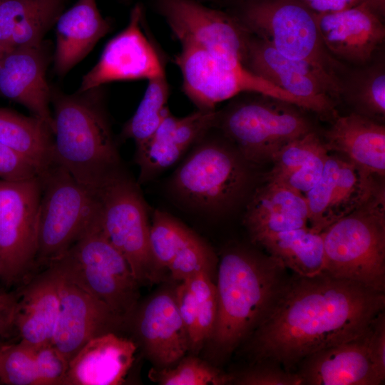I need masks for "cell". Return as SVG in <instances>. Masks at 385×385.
Here are the masks:
<instances>
[{
    "label": "cell",
    "instance_id": "1",
    "mask_svg": "<svg viewBox=\"0 0 385 385\" xmlns=\"http://www.w3.org/2000/svg\"><path fill=\"white\" fill-rule=\"evenodd\" d=\"M384 307V292L326 272L293 273L251 334L247 349L255 363L296 371L314 353L363 334Z\"/></svg>",
    "mask_w": 385,
    "mask_h": 385
},
{
    "label": "cell",
    "instance_id": "2",
    "mask_svg": "<svg viewBox=\"0 0 385 385\" xmlns=\"http://www.w3.org/2000/svg\"><path fill=\"white\" fill-rule=\"evenodd\" d=\"M270 255L242 247L226 251L217 270V309L211 340L224 354L249 338L276 302L288 276Z\"/></svg>",
    "mask_w": 385,
    "mask_h": 385
},
{
    "label": "cell",
    "instance_id": "3",
    "mask_svg": "<svg viewBox=\"0 0 385 385\" xmlns=\"http://www.w3.org/2000/svg\"><path fill=\"white\" fill-rule=\"evenodd\" d=\"M51 101L54 163L98 194L111 180L124 174L99 99L86 91L52 93Z\"/></svg>",
    "mask_w": 385,
    "mask_h": 385
},
{
    "label": "cell",
    "instance_id": "4",
    "mask_svg": "<svg viewBox=\"0 0 385 385\" xmlns=\"http://www.w3.org/2000/svg\"><path fill=\"white\" fill-rule=\"evenodd\" d=\"M324 271L370 289H385V191L369 199L322 232Z\"/></svg>",
    "mask_w": 385,
    "mask_h": 385
},
{
    "label": "cell",
    "instance_id": "5",
    "mask_svg": "<svg viewBox=\"0 0 385 385\" xmlns=\"http://www.w3.org/2000/svg\"><path fill=\"white\" fill-rule=\"evenodd\" d=\"M230 14L248 33L284 56L304 62L340 83L343 65L326 49L316 15L300 0H228Z\"/></svg>",
    "mask_w": 385,
    "mask_h": 385
},
{
    "label": "cell",
    "instance_id": "6",
    "mask_svg": "<svg viewBox=\"0 0 385 385\" xmlns=\"http://www.w3.org/2000/svg\"><path fill=\"white\" fill-rule=\"evenodd\" d=\"M48 265L105 304L125 323L135 312L140 284L124 257L105 235L100 217L61 257Z\"/></svg>",
    "mask_w": 385,
    "mask_h": 385
},
{
    "label": "cell",
    "instance_id": "7",
    "mask_svg": "<svg viewBox=\"0 0 385 385\" xmlns=\"http://www.w3.org/2000/svg\"><path fill=\"white\" fill-rule=\"evenodd\" d=\"M36 260L48 265L61 257L100 216L98 194L53 164L40 176Z\"/></svg>",
    "mask_w": 385,
    "mask_h": 385
},
{
    "label": "cell",
    "instance_id": "8",
    "mask_svg": "<svg viewBox=\"0 0 385 385\" xmlns=\"http://www.w3.org/2000/svg\"><path fill=\"white\" fill-rule=\"evenodd\" d=\"M293 106L265 96L242 101L219 112L215 127L237 145L248 163L272 161L287 143L313 130Z\"/></svg>",
    "mask_w": 385,
    "mask_h": 385
},
{
    "label": "cell",
    "instance_id": "9",
    "mask_svg": "<svg viewBox=\"0 0 385 385\" xmlns=\"http://www.w3.org/2000/svg\"><path fill=\"white\" fill-rule=\"evenodd\" d=\"M248 163L240 153L218 141L198 145L178 168L173 180L175 192L204 210L232 207L250 178Z\"/></svg>",
    "mask_w": 385,
    "mask_h": 385
},
{
    "label": "cell",
    "instance_id": "10",
    "mask_svg": "<svg viewBox=\"0 0 385 385\" xmlns=\"http://www.w3.org/2000/svg\"><path fill=\"white\" fill-rule=\"evenodd\" d=\"M98 195L105 235L124 257L140 284L158 281L162 270L151 252L146 206L134 183L123 174L110 181Z\"/></svg>",
    "mask_w": 385,
    "mask_h": 385
},
{
    "label": "cell",
    "instance_id": "11",
    "mask_svg": "<svg viewBox=\"0 0 385 385\" xmlns=\"http://www.w3.org/2000/svg\"><path fill=\"white\" fill-rule=\"evenodd\" d=\"M175 61L183 91L198 109L215 106L242 93L277 98L304 108L300 101L249 71L242 63L217 58L197 46H181Z\"/></svg>",
    "mask_w": 385,
    "mask_h": 385
},
{
    "label": "cell",
    "instance_id": "12",
    "mask_svg": "<svg viewBox=\"0 0 385 385\" xmlns=\"http://www.w3.org/2000/svg\"><path fill=\"white\" fill-rule=\"evenodd\" d=\"M40 177L0 180V280L10 287L24 278L38 250Z\"/></svg>",
    "mask_w": 385,
    "mask_h": 385
},
{
    "label": "cell",
    "instance_id": "13",
    "mask_svg": "<svg viewBox=\"0 0 385 385\" xmlns=\"http://www.w3.org/2000/svg\"><path fill=\"white\" fill-rule=\"evenodd\" d=\"M243 63L255 75L297 98L304 108L336 116L332 98L339 97L340 83L312 66L284 56L248 32Z\"/></svg>",
    "mask_w": 385,
    "mask_h": 385
},
{
    "label": "cell",
    "instance_id": "14",
    "mask_svg": "<svg viewBox=\"0 0 385 385\" xmlns=\"http://www.w3.org/2000/svg\"><path fill=\"white\" fill-rule=\"evenodd\" d=\"M155 5L181 46L243 63L247 32L227 11L196 0H155Z\"/></svg>",
    "mask_w": 385,
    "mask_h": 385
},
{
    "label": "cell",
    "instance_id": "15",
    "mask_svg": "<svg viewBox=\"0 0 385 385\" xmlns=\"http://www.w3.org/2000/svg\"><path fill=\"white\" fill-rule=\"evenodd\" d=\"M143 9L133 7L127 26L106 45L99 60L82 78L78 92L119 81L165 76V66L141 27Z\"/></svg>",
    "mask_w": 385,
    "mask_h": 385
},
{
    "label": "cell",
    "instance_id": "16",
    "mask_svg": "<svg viewBox=\"0 0 385 385\" xmlns=\"http://www.w3.org/2000/svg\"><path fill=\"white\" fill-rule=\"evenodd\" d=\"M125 324L105 304L61 276L60 309L52 344L68 361L89 341L115 332Z\"/></svg>",
    "mask_w": 385,
    "mask_h": 385
},
{
    "label": "cell",
    "instance_id": "17",
    "mask_svg": "<svg viewBox=\"0 0 385 385\" xmlns=\"http://www.w3.org/2000/svg\"><path fill=\"white\" fill-rule=\"evenodd\" d=\"M316 19L326 49L337 60L364 64L384 41L381 18L364 2Z\"/></svg>",
    "mask_w": 385,
    "mask_h": 385
},
{
    "label": "cell",
    "instance_id": "18",
    "mask_svg": "<svg viewBox=\"0 0 385 385\" xmlns=\"http://www.w3.org/2000/svg\"><path fill=\"white\" fill-rule=\"evenodd\" d=\"M371 325L359 337L305 358L296 371L302 385H379L370 352Z\"/></svg>",
    "mask_w": 385,
    "mask_h": 385
},
{
    "label": "cell",
    "instance_id": "19",
    "mask_svg": "<svg viewBox=\"0 0 385 385\" xmlns=\"http://www.w3.org/2000/svg\"><path fill=\"white\" fill-rule=\"evenodd\" d=\"M135 332L156 368L172 366L190 349L188 332L174 293L161 292L145 302L135 319Z\"/></svg>",
    "mask_w": 385,
    "mask_h": 385
},
{
    "label": "cell",
    "instance_id": "20",
    "mask_svg": "<svg viewBox=\"0 0 385 385\" xmlns=\"http://www.w3.org/2000/svg\"><path fill=\"white\" fill-rule=\"evenodd\" d=\"M46 61L41 46L4 53L0 59V94L26 108L54 131L50 109L52 93L46 78Z\"/></svg>",
    "mask_w": 385,
    "mask_h": 385
},
{
    "label": "cell",
    "instance_id": "21",
    "mask_svg": "<svg viewBox=\"0 0 385 385\" xmlns=\"http://www.w3.org/2000/svg\"><path fill=\"white\" fill-rule=\"evenodd\" d=\"M218 113L198 109L177 118L168 112L150 140L136 150L139 182L147 181L175 163L190 145L216 126Z\"/></svg>",
    "mask_w": 385,
    "mask_h": 385
},
{
    "label": "cell",
    "instance_id": "22",
    "mask_svg": "<svg viewBox=\"0 0 385 385\" xmlns=\"http://www.w3.org/2000/svg\"><path fill=\"white\" fill-rule=\"evenodd\" d=\"M61 276L51 265L19 292L13 327L34 349L52 344L60 309Z\"/></svg>",
    "mask_w": 385,
    "mask_h": 385
},
{
    "label": "cell",
    "instance_id": "23",
    "mask_svg": "<svg viewBox=\"0 0 385 385\" xmlns=\"http://www.w3.org/2000/svg\"><path fill=\"white\" fill-rule=\"evenodd\" d=\"M134 342L109 332L86 343L69 361L63 385H119L135 359Z\"/></svg>",
    "mask_w": 385,
    "mask_h": 385
},
{
    "label": "cell",
    "instance_id": "24",
    "mask_svg": "<svg viewBox=\"0 0 385 385\" xmlns=\"http://www.w3.org/2000/svg\"><path fill=\"white\" fill-rule=\"evenodd\" d=\"M244 223L255 243L269 235L307 227L305 197L283 185L267 180L249 202Z\"/></svg>",
    "mask_w": 385,
    "mask_h": 385
},
{
    "label": "cell",
    "instance_id": "25",
    "mask_svg": "<svg viewBox=\"0 0 385 385\" xmlns=\"http://www.w3.org/2000/svg\"><path fill=\"white\" fill-rule=\"evenodd\" d=\"M327 151L346 155L349 160L375 176L385 174V126L356 113L337 117L324 135Z\"/></svg>",
    "mask_w": 385,
    "mask_h": 385
},
{
    "label": "cell",
    "instance_id": "26",
    "mask_svg": "<svg viewBox=\"0 0 385 385\" xmlns=\"http://www.w3.org/2000/svg\"><path fill=\"white\" fill-rule=\"evenodd\" d=\"M111 26L99 12L96 0H78L56 21V71L65 74L81 61Z\"/></svg>",
    "mask_w": 385,
    "mask_h": 385
},
{
    "label": "cell",
    "instance_id": "27",
    "mask_svg": "<svg viewBox=\"0 0 385 385\" xmlns=\"http://www.w3.org/2000/svg\"><path fill=\"white\" fill-rule=\"evenodd\" d=\"M63 0H1L0 47L41 46L47 30L58 18Z\"/></svg>",
    "mask_w": 385,
    "mask_h": 385
},
{
    "label": "cell",
    "instance_id": "28",
    "mask_svg": "<svg viewBox=\"0 0 385 385\" xmlns=\"http://www.w3.org/2000/svg\"><path fill=\"white\" fill-rule=\"evenodd\" d=\"M53 136L41 119L0 108V143L31 162L40 176L55 164Z\"/></svg>",
    "mask_w": 385,
    "mask_h": 385
},
{
    "label": "cell",
    "instance_id": "29",
    "mask_svg": "<svg viewBox=\"0 0 385 385\" xmlns=\"http://www.w3.org/2000/svg\"><path fill=\"white\" fill-rule=\"evenodd\" d=\"M257 243L293 273L312 277L324 271L322 233L309 227L269 235Z\"/></svg>",
    "mask_w": 385,
    "mask_h": 385
},
{
    "label": "cell",
    "instance_id": "30",
    "mask_svg": "<svg viewBox=\"0 0 385 385\" xmlns=\"http://www.w3.org/2000/svg\"><path fill=\"white\" fill-rule=\"evenodd\" d=\"M354 112L377 121L385 117V71L382 63L354 71L340 81L339 96Z\"/></svg>",
    "mask_w": 385,
    "mask_h": 385
},
{
    "label": "cell",
    "instance_id": "31",
    "mask_svg": "<svg viewBox=\"0 0 385 385\" xmlns=\"http://www.w3.org/2000/svg\"><path fill=\"white\" fill-rule=\"evenodd\" d=\"M376 176L349 159H341L327 217L326 228L366 202L379 186Z\"/></svg>",
    "mask_w": 385,
    "mask_h": 385
},
{
    "label": "cell",
    "instance_id": "32",
    "mask_svg": "<svg viewBox=\"0 0 385 385\" xmlns=\"http://www.w3.org/2000/svg\"><path fill=\"white\" fill-rule=\"evenodd\" d=\"M169 93L166 76L148 80L142 100L121 132L123 139H132L135 142L136 150L142 148L150 140L168 113Z\"/></svg>",
    "mask_w": 385,
    "mask_h": 385
},
{
    "label": "cell",
    "instance_id": "33",
    "mask_svg": "<svg viewBox=\"0 0 385 385\" xmlns=\"http://www.w3.org/2000/svg\"><path fill=\"white\" fill-rule=\"evenodd\" d=\"M176 366L152 368L148 377L162 385H223L232 383V374H227L194 356H184Z\"/></svg>",
    "mask_w": 385,
    "mask_h": 385
},
{
    "label": "cell",
    "instance_id": "34",
    "mask_svg": "<svg viewBox=\"0 0 385 385\" xmlns=\"http://www.w3.org/2000/svg\"><path fill=\"white\" fill-rule=\"evenodd\" d=\"M191 230L170 214L155 210L150 225V246L160 270L168 268Z\"/></svg>",
    "mask_w": 385,
    "mask_h": 385
},
{
    "label": "cell",
    "instance_id": "35",
    "mask_svg": "<svg viewBox=\"0 0 385 385\" xmlns=\"http://www.w3.org/2000/svg\"><path fill=\"white\" fill-rule=\"evenodd\" d=\"M0 384L38 385L35 349L19 341L0 347Z\"/></svg>",
    "mask_w": 385,
    "mask_h": 385
},
{
    "label": "cell",
    "instance_id": "36",
    "mask_svg": "<svg viewBox=\"0 0 385 385\" xmlns=\"http://www.w3.org/2000/svg\"><path fill=\"white\" fill-rule=\"evenodd\" d=\"M325 150L324 143L314 130L292 140L272 159L273 168L268 173L267 180L278 181L300 170Z\"/></svg>",
    "mask_w": 385,
    "mask_h": 385
},
{
    "label": "cell",
    "instance_id": "37",
    "mask_svg": "<svg viewBox=\"0 0 385 385\" xmlns=\"http://www.w3.org/2000/svg\"><path fill=\"white\" fill-rule=\"evenodd\" d=\"M215 263L212 250L191 231L168 269L174 279L183 282L202 272L212 276Z\"/></svg>",
    "mask_w": 385,
    "mask_h": 385
},
{
    "label": "cell",
    "instance_id": "38",
    "mask_svg": "<svg viewBox=\"0 0 385 385\" xmlns=\"http://www.w3.org/2000/svg\"><path fill=\"white\" fill-rule=\"evenodd\" d=\"M341 158L328 155L323 172L314 186L304 194L308 208V227L317 232L326 228V217L337 183Z\"/></svg>",
    "mask_w": 385,
    "mask_h": 385
},
{
    "label": "cell",
    "instance_id": "39",
    "mask_svg": "<svg viewBox=\"0 0 385 385\" xmlns=\"http://www.w3.org/2000/svg\"><path fill=\"white\" fill-rule=\"evenodd\" d=\"M185 281L188 282L195 297L197 329L191 349L198 350L204 342L210 339L213 332L217 309L216 286L212 276L206 272Z\"/></svg>",
    "mask_w": 385,
    "mask_h": 385
},
{
    "label": "cell",
    "instance_id": "40",
    "mask_svg": "<svg viewBox=\"0 0 385 385\" xmlns=\"http://www.w3.org/2000/svg\"><path fill=\"white\" fill-rule=\"evenodd\" d=\"M257 365L236 374H232V383L242 385H302L297 371H289L270 362Z\"/></svg>",
    "mask_w": 385,
    "mask_h": 385
},
{
    "label": "cell",
    "instance_id": "41",
    "mask_svg": "<svg viewBox=\"0 0 385 385\" xmlns=\"http://www.w3.org/2000/svg\"><path fill=\"white\" fill-rule=\"evenodd\" d=\"M38 385H63L69 361L52 344L35 349Z\"/></svg>",
    "mask_w": 385,
    "mask_h": 385
},
{
    "label": "cell",
    "instance_id": "42",
    "mask_svg": "<svg viewBox=\"0 0 385 385\" xmlns=\"http://www.w3.org/2000/svg\"><path fill=\"white\" fill-rule=\"evenodd\" d=\"M36 177L40 175L31 162L0 143V180L21 181Z\"/></svg>",
    "mask_w": 385,
    "mask_h": 385
},
{
    "label": "cell",
    "instance_id": "43",
    "mask_svg": "<svg viewBox=\"0 0 385 385\" xmlns=\"http://www.w3.org/2000/svg\"><path fill=\"white\" fill-rule=\"evenodd\" d=\"M174 297L179 314L190 336L191 349L196 335L197 309L195 295L187 281L181 282L176 287Z\"/></svg>",
    "mask_w": 385,
    "mask_h": 385
},
{
    "label": "cell",
    "instance_id": "44",
    "mask_svg": "<svg viewBox=\"0 0 385 385\" xmlns=\"http://www.w3.org/2000/svg\"><path fill=\"white\" fill-rule=\"evenodd\" d=\"M369 347L374 367L379 376L385 381V316L384 311L371 323Z\"/></svg>",
    "mask_w": 385,
    "mask_h": 385
},
{
    "label": "cell",
    "instance_id": "45",
    "mask_svg": "<svg viewBox=\"0 0 385 385\" xmlns=\"http://www.w3.org/2000/svg\"><path fill=\"white\" fill-rule=\"evenodd\" d=\"M19 292H0V337L13 327Z\"/></svg>",
    "mask_w": 385,
    "mask_h": 385
},
{
    "label": "cell",
    "instance_id": "46",
    "mask_svg": "<svg viewBox=\"0 0 385 385\" xmlns=\"http://www.w3.org/2000/svg\"><path fill=\"white\" fill-rule=\"evenodd\" d=\"M315 15L333 13L349 9L361 0H300Z\"/></svg>",
    "mask_w": 385,
    "mask_h": 385
},
{
    "label": "cell",
    "instance_id": "47",
    "mask_svg": "<svg viewBox=\"0 0 385 385\" xmlns=\"http://www.w3.org/2000/svg\"><path fill=\"white\" fill-rule=\"evenodd\" d=\"M366 3L381 18L385 14V0H361Z\"/></svg>",
    "mask_w": 385,
    "mask_h": 385
},
{
    "label": "cell",
    "instance_id": "48",
    "mask_svg": "<svg viewBox=\"0 0 385 385\" xmlns=\"http://www.w3.org/2000/svg\"><path fill=\"white\" fill-rule=\"evenodd\" d=\"M5 51L0 47V59Z\"/></svg>",
    "mask_w": 385,
    "mask_h": 385
},
{
    "label": "cell",
    "instance_id": "49",
    "mask_svg": "<svg viewBox=\"0 0 385 385\" xmlns=\"http://www.w3.org/2000/svg\"><path fill=\"white\" fill-rule=\"evenodd\" d=\"M2 344H3V343L0 342V347H1V346Z\"/></svg>",
    "mask_w": 385,
    "mask_h": 385
},
{
    "label": "cell",
    "instance_id": "50",
    "mask_svg": "<svg viewBox=\"0 0 385 385\" xmlns=\"http://www.w3.org/2000/svg\"><path fill=\"white\" fill-rule=\"evenodd\" d=\"M1 1V0H0V2Z\"/></svg>",
    "mask_w": 385,
    "mask_h": 385
},
{
    "label": "cell",
    "instance_id": "51",
    "mask_svg": "<svg viewBox=\"0 0 385 385\" xmlns=\"http://www.w3.org/2000/svg\"><path fill=\"white\" fill-rule=\"evenodd\" d=\"M225 1H227V0H225Z\"/></svg>",
    "mask_w": 385,
    "mask_h": 385
}]
</instances>
